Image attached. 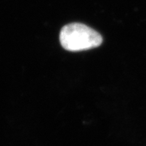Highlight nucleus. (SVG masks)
I'll return each mask as SVG.
<instances>
[{"instance_id": "f257e3e1", "label": "nucleus", "mask_w": 146, "mask_h": 146, "mask_svg": "<svg viewBox=\"0 0 146 146\" xmlns=\"http://www.w3.org/2000/svg\"><path fill=\"white\" fill-rule=\"evenodd\" d=\"M59 40L62 46L69 51L89 50L102 43V37L98 32L80 23L65 25L60 32Z\"/></svg>"}]
</instances>
